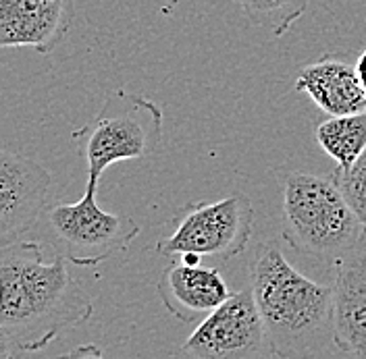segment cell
Instances as JSON below:
<instances>
[{
  "instance_id": "obj_4",
  "label": "cell",
  "mask_w": 366,
  "mask_h": 359,
  "mask_svg": "<svg viewBox=\"0 0 366 359\" xmlns=\"http://www.w3.org/2000/svg\"><path fill=\"white\" fill-rule=\"evenodd\" d=\"M71 137L86 160L88 183L98 185L111 164L139 160L159 150L162 111L146 96L114 91L107 98L100 114Z\"/></svg>"
},
{
  "instance_id": "obj_10",
  "label": "cell",
  "mask_w": 366,
  "mask_h": 359,
  "mask_svg": "<svg viewBox=\"0 0 366 359\" xmlns=\"http://www.w3.org/2000/svg\"><path fill=\"white\" fill-rule=\"evenodd\" d=\"M331 338L352 358H366V233L335 262Z\"/></svg>"
},
{
  "instance_id": "obj_11",
  "label": "cell",
  "mask_w": 366,
  "mask_h": 359,
  "mask_svg": "<svg viewBox=\"0 0 366 359\" xmlns=\"http://www.w3.org/2000/svg\"><path fill=\"white\" fill-rule=\"evenodd\" d=\"M157 291L164 310L185 324H198L231 295L219 270L192 266L182 258L162 270Z\"/></svg>"
},
{
  "instance_id": "obj_16",
  "label": "cell",
  "mask_w": 366,
  "mask_h": 359,
  "mask_svg": "<svg viewBox=\"0 0 366 359\" xmlns=\"http://www.w3.org/2000/svg\"><path fill=\"white\" fill-rule=\"evenodd\" d=\"M17 355H21V353L13 347V343L9 340L6 333H4V330H2V326H0V359L17 358Z\"/></svg>"
},
{
  "instance_id": "obj_12",
  "label": "cell",
  "mask_w": 366,
  "mask_h": 359,
  "mask_svg": "<svg viewBox=\"0 0 366 359\" xmlns=\"http://www.w3.org/2000/svg\"><path fill=\"white\" fill-rule=\"evenodd\" d=\"M296 91L306 93L329 116L366 111V90L358 67L337 54L320 56L300 69Z\"/></svg>"
},
{
  "instance_id": "obj_7",
  "label": "cell",
  "mask_w": 366,
  "mask_h": 359,
  "mask_svg": "<svg viewBox=\"0 0 366 359\" xmlns=\"http://www.w3.org/2000/svg\"><path fill=\"white\" fill-rule=\"evenodd\" d=\"M182 353L198 359L281 358L252 287L231 293L217 310L200 320L182 345Z\"/></svg>"
},
{
  "instance_id": "obj_8",
  "label": "cell",
  "mask_w": 366,
  "mask_h": 359,
  "mask_svg": "<svg viewBox=\"0 0 366 359\" xmlns=\"http://www.w3.org/2000/svg\"><path fill=\"white\" fill-rule=\"evenodd\" d=\"M52 177L40 162L0 148V249L21 241L46 212Z\"/></svg>"
},
{
  "instance_id": "obj_9",
  "label": "cell",
  "mask_w": 366,
  "mask_h": 359,
  "mask_svg": "<svg viewBox=\"0 0 366 359\" xmlns=\"http://www.w3.org/2000/svg\"><path fill=\"white\" fill-rule=\"evenodd\" d=\"M73 0H0V50L34 48L50 54L67 38Z\"/></svg>"
},
{
  "instance_id": "obj_5",
  "label": "cell",
  "mask_w": 366,
  "mask_h": 359,
  "mask_svg": "<svg viewBox=\"0 0 366 359\" xmlns=\"http://www.w3.org/2000/svg\"><path fill=\"white\" fill-rule=\"evenodd\" d=\"M254 221V206L244 193H231L217 202L187 203L175 218L173 231L157 243V253L167 258L196 253L227 262L250 246Z\"/></svg>"
},
{
  "instance_id": "obj_2",
  "label": "cell",
  "mask_w": 366,
  "mask_h": 359,
  "mask_svg": "<svg viewBox=\"0 0 366 359\" xmlns=\"http://www.w3.org/2000/svg\"><path fill=\"white\" fill-rule=\"evenodd\" d=\"M250 287L281 358L302 351V345L320 333H331L333 287L304 276L274 241H264L254 249Z\"/></svg>"
},
{
  "instance_id": "obj_1",
  "label": "cell",
  "mask_w": 366,
  "mask_h": 359,
  "mask_svg": "<svg viewBox=\"0 0 366 359\" xmlns=\"http://www.w3.org/2000/svg\"><path fill=\"white\" fill-rule=\"evenodd\" d=\"M94 303L65 258L46 262L38 241L0 249V326L19 353H36L88 322Z\"/></svg>"
},
{
  "instance_id": "obj_6",
  "label": "cell",
  "mask_w": 366,
  "mask_h": 359,
  "mask_svg": "<svg viewBox=\"0 0 366 359\" xmlns=\"http://www.w3.org/2000/svg\"><path fill=\"white\" fill-rule=\"evenodd\" d=\"M98 185L86 183V193L75 203H59L46 210V223L56 256L75 266L92 268L127 249L139 235V226L102 210L96 202Z\"/></svg>"
},
{
  "instance_id": "obj_14",
  "label": "cell",
  "mask_w": 366,
  "mask_h": 359,
  "mask_svg": "<svg viewBox=\"0 0 366 359\" xmlns=\"http://www.w3.org/2000/svg\"><path fill=\"white\" fill-rule=\"evenodd\" d=\"M248 21L267 27L273 36H283L304 15L308 0H233Z\"/></svg>"
},
{
  "instance_id": "obj_17",
  "label": "cell",
  "mask_w": 366,
  "mask_h": 359,
  "mask_svg": "<svg viewBox=\"0 0 366 359\" xmlns=\"http://www.w3.org/2000/svg\"><path fill=\"white\" fill-rule=\"evenodd\" d=\"M356 67H358V73H360V79H362V84H365V90H366V50L358 56V63H356Z\"/></svg>"
},
{
  "instance_id": "obj_13",
  "label": "cell",
  "mask_w": 366,
  "mask_h": 359,
  "mask_svg": "<svg viewBox=\"0 0 366 359\" xmlns=\"http://www.w3.org/2000/svg\"><path fill=\"white\" fill-rule=\"evenodd\" d=\"M320 148L335 160L337 168H350L366 150V111L329 116L315 129Z\"/></svg>"
},
{
  "instance_id": "obj_15",
  "label": "cell",
  "mask_w": 366,
  "mask_h": 359,
  "mask_svg": "<svg viewBox=\"0 0 366 359\" xmlns=\"http://www.w3.org/2000/svg\"><path fill=\"white\" fill-rule=\"evenodd\" d=\"M333 177L366 231V150L350 168H335Z\"/></svg>"
},
{
  "instance_id": "obj_3",
  "label": "cell",
  "mask_w": 366,
  "mask_h": 359,
  "mask_svg": "<svg viewBox=\"0 0 366 359\" xmlns=\"http://www.w3.org/2000/svg\"><path fill=\"white\" fill-rule=\"evenodd\" d=\"M365 233L333 175L287 173L283 177L281 235L300 256L333 264Z\"/></svg>"
}]
</instances>
